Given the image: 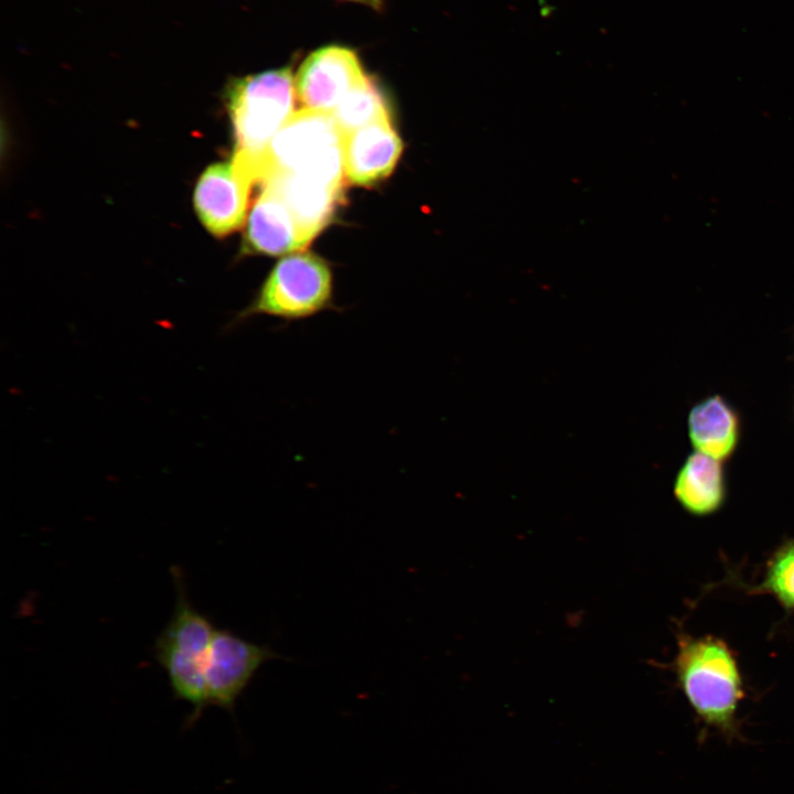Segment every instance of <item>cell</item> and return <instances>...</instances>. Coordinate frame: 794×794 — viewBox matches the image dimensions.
<instances>
[{
    "label": "cell",
    "mask_w": 794,
    "mask_h": 794,
    "mask_svg": "<svg viewBox=\"0 0 794 794\" xmlns=\"http://www.w3.org/2000/svg\"><path fill=\"white\" fill-rule=\"evenodd\" d=\"M334 308L330 267L313 254L297 251L276 264L251 302L232 319L225 331L229 332L258 315L290 323Z\"/></svg>",
    "instance_id": "obj_5"
},
{
    "label": "cell",
    "mask_w": 794,
    "mask_h": 794,
    "mask_svg": "<svg viewBox=\"0 0 794 794\" xmlns=\"http://www.w3.org/2000/svg\"><path fill=\"white\" fill-rule=\"evenodd\" d=\"M281 658L268 645L249 642L228 630L216 629L205 663L208 706L233 712L236 700L258 669Z\"/></svg>",
    "instance_id": "obj_6"
},
{
    "label": "cell",
    "mask_w": 794,
    "mask_h": 794,
    "mask_svg": "<svg viewBox=\"0 0 794 794\" xmlns=\"http://www.w3.org/2000/svg\"><path fill=\"white\" fill-rule=\"evenodd\" d=\"M757 593L774 597L787 610H794V539L783 543L770 558Z\"/></svg>",
    "instance_id": "obj_14"
},
{
    "label": "cell",
    "mask_w": 794,
    "mask_h": 794,
    "mask_svg": "<svg viewBox=\"0 0 794 794\" xmlns=\"http://www.w3.org/2000/svg\"><path fill=\"white\" fill-rule=\"evenodd\" d=\"M351 1L364 3V4L371 6L373 8H378L382 3V0H351Z\"/></svg>",
    "instance_id": "obj_15"
},
{
    "label": "cell",
    "mask_w": 794,
    "mask_h": 794,
    "mask_svg": "<svg viewBox=\"0 0 794 794\" xmlns=\"http://www.w3.org/2000/svg\"><path fill=\"white\" fill-rule=\"evenodd\" d=\"M176 598L173 612L154 642V656L165 672L173 696L192 710L184 726L193 725L207 704L206 656L216 629L190 601L179 567L171 568Z\"/></svg>",
    "instance_id": "obj_3"
},
{
    "label": "cell",
    "mask_w": 794,
    "mask_h": 794,
    "mask_svg": "<svg viewBox=\"0 0 794 794\" xmlns=\"http://www.w3.org/2000/svg\"><path fill=\"white\" fill-rule=\"evenodd\" d=\"M307 246L285 204L269 190L260 189L247 219L244 249L276 256L297 253Z\"/></svg>",
    "instance_id": "obj_10"
},
{
    "label": "cell",
    "mask_w": 794,
    "mask_h": 794,
    "mask_svg": "<svg viewBox=\"0 0 794 794\" xmlns=\"http://www.w3.org/2000/svg\"><path fill=\"white\" fill-rule=\"evenodd\" d=\"M403 151L390 117L343 135L344 171L348 182L371 185L388 176Z\"/></svg>",
    "instance_id": "obj_9"
},
{
    "label": "cell",
    "mask_w": 794,
    "mask_h": 794,
    "mask_svg": "<svg viewBox=\"0 0 794 794\" xmlns=\"http://www.w3.org/2000/svg\"><path fill=\"white\" fill-rule=\"evenodd\" d=\"M674 670L698 718L726 740H741L737 712L744 697L743 679L726 642L711 635L679 636Z\"/></svg>",
    "instance_id": "obj_1"
},
{
    "label": "cell",
    "mask_w": 794,
    "mask_h": 794,
    "mask_svg": "<svg viewBox=\"0 0 794 794\" xmlns=\"http://www.w3.org/2000/svg\"><path fill=\"white\" fill-rule=\"evenodd\" d=\"M674 495L691 515L708 516L719 511L726 500V482L719 460L695 451L677 473Z\"/></svg>",
    "instance_id": "obj_11"
},
{
    "label": "cell",
    "mask_w": 794,
    "mask_h": 794,
    "mask_svg": "<svg viewBox=\"0 0 794 794\" xmlns=\"http://www.w3.org/2000/svg\"><path fill=\"white\" fill-rule=\"evenodd\" d=\"M296 96L294 78L288 67L234 79L226 88L235 135L232 161L255 186L266 149L294 114Z\"/></svg>",
    "instance_id": "obj_2"
},
{
    "label": "cell",
    "mask_w": 794,
    "mask_h": 794,
    "mask_svg": "<svg viewBox=\"0 0 794 794\" xmlns=\"http://www.w3.org/2000/svg\"><path fill=\"white\" fill-rule=\"evenodd\" d=\"M688 434L696 451L725 460L739 440V419L732 407L713 395L696 404L688 416Z\"/></svg>",
    "instance_id": "obj_12"
},
{
    "label": "cell",
    "mask_w": 794,
    "mask_h": 794,
    "mask_svg": "<svg viewBox=\"0 0 794 794\" xmlns=\"http://www.w3.org/2000/svg\"><path fill=\"white\" fill-rule=\"evenodd\" d=\"M253 187V182L232 161L210 165L194 191V207L204 227L216 237L240 228Z\"/></svg>",
    "instance_id": "obj_8"
},
{
    "label": "cell",
    "mask_w": 794,
    "mask_h": 794,
    "mask_svg": "<svg viewBox=\"0 0 794 794\" xmlns=\"http://www.w3.org/2000/svg\"><path fill=\"white\" fill-rule=\"evenodd\" d=\"M366 78L357 55L330 45L311 53L294 77L296 94L303 108L333 111Z\"/></svg>",
    "instance_id": "obj_7"
},
{
    "label": "cell",
    "mask_w": 794,
    "mask_h": 794,
    "mask_svg": "<svg viewBox=\"0 0 794 794\" xmlns=\"http://www.w3.org/2000/svg\"><path fill=\"white\" fill-rule=\"evenodd\" d=\"M269 172H286L343 189V133L331 111L301 108L270 141L256 184Z\"/></svg>",
    "instance_id": "obj_4"
},
{
    "label": "cell",
    "mask_w": 794,
    "mask_h": 794,
    "mask_svg": "<svg viewBox=\"0 0 794 794\" xmlns=\"http://www.w3.org/2000/svg\"><path fill=\"white\" fill-rule=\"evenodd\" d=\"M332 114L343 135L390 117L383 95L368 76L342 99Z\"/></svg>",
    "instance_id": "obj_13"
}]
</instances>
